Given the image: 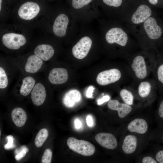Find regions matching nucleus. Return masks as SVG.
<instances>
[{
	"label": "nucleus",
	"instance_id": "f257e3e1",
	"mask_svg": "<svg viewBox=\"0 0 163 163\" xmlns=\"http://www.w3.org/2000/svg\"><path fill=\"white\" fill-rule=\"evenodd\" d=\"M125 25L141 50H157L158 43L163 36V23L156 11L139 25Z\"/></svg>",
	"mask_w": 163,
	"mask_h": 163
},
{
	"label": "nucleus",
	"instance_id": "f03ea898",
	"mask_svg": "<svg viewBox=\"0 0 163 163\" xmlns=\"http://www.w3.org/2000/svg\"><path fill=\"white\" fill-rule=\"evenodd\" d=\"M155 11L147 0H128L122 6L120 17L124 24L136 26L144 22Z\"/></svg>",
	"mask_w": 163,
	"mask_h": 163
},
{
	"label": "nucleus",
	"instance_id": "7ed1b4c3",
	"mask_svg": "<svg viewBox=\"0 0 163 163\" xmlns=\"http://www.w3.org/2000/svg\"><path fill=\"white\" fill-rule=\"evenodd\" d=\"M155 58V51L140 50L132 54L126 60L131 76L135 82L139 83L147 79Z\"/></svg>",
	"mask_w": 163,
	"mask_h": 163
},
{
	"label": "nucleus",
	"instance_id": "20e7f679",
	"mask_svg": "<svg viewBox=\"0 0 163 163\" xmlns=\"http://www.w3.org/2000/svg\"><path fill=\"white\" fill-rule=\"evenodd\" d=\"M67 143L72 150L85 156L92 155L95 151L94 145L86 141L79 140L75 138L70 137L68 139Z\"/></svg>",
	"mask_w": 163,
	"mask_h": 163
},
{
	"label": "nucleus",
	"instance_id": "39448f33",
	"mask_svg": "<svg viewBox=\"0 0 163 163\" xmlns=\"http://www.w3.org/2000/svg\"><path fill=\"white\" fill-rule=\"evenodd\" d=\"M40 8L37 3L29 1L22 4L19 8L18 14L21 19L32 21L37 17L40 14Z\"/></svg>",
	"mask_w": 163,
	"mask_h": 163
},
{
	"label": "nucleus",
	"instance_id": "423d86ee",
	"mask_svg": "<svg viewBox=\"0 0 163 163\" xmlns=\"http://www.w3.org/2000/svg\"><path fill=\"white\" fill-rule=\"evenodd\" d=\"M3 44L11 50H16L24 45L26 39L24 35L14 32H8L3 34L2 37Z\"/></svg>",
	"mask_w": 163,
	"mask_h": 163
},
{
	"label": "nucleus",
	"instance_id": "0eeeda50",
	"mask_svg": "<svg viewBox=\"0 0 163 163\" xmlns=\"http://www.w3.org/2000/svg\"><path fill=\"white\" fill-rule=\"evenodd\" d=\"M122 77V73L119 69L112 68L100 72L96 80L99 85L106 86L118 82Z\"/></svg>",
	"mask_w": 163,
	"mask_h": 163
},
{
	"label": "nucleus",
	"instance_id": "6e6552de",
	"mask_svg": "<svg viewBox=\"0 0 163 163\" xmlns=\"http://www.w3.org/2000/svg\"><path fill=\"white\" fill-rule=\"evenodd\" d=\"M92 41L88 37H82L72 48L73 55L76 58L82 59L87 55L91 46Z\"/></svg>",
	"mask_w": 163,
	"mask_h": 163
},
{
	"label": "nucleus",
	"instance_id": "1a4fd4ad",
	"mask_svg": "<svg viewBox=\"0 0 163 163\" xmlns=\"http://www.w3.org/2000/svg\"><path fill=\"white\" fill-rule=\"evenodd\" d=\"M69 20L67 16L64 14H59L54 21L53 27V30L56 36L62 37L66 33Z\"/></svg>",
	"mask_w": 163,
	"mask_h": 163
},
{
	"label": "nucleus",
	"instance_id": "9d476101",
	"mask_svg": "<svg viewBox=\"0 0 163 163\" xmlns=\"http://www.w3.org/2000/svg\"><path fill=\"white\" fill-rule=\"evenodd\" d=\"M95 139L103 147L109 149H113L117 147V142L115 136L109 133H102L97 134Z\"/></svg>",
	"mask_w": 163,
	"mask_h": 163
},
{
	"label": "nucleus",
	"instance_id": "9b49d317",
	"mask_svg": "<svg viewBox=\"0 0 163 163\" xmlns=\"http://www.w3.org/2000/svg\"><path fill=\"white\" fill-rule=\"evenodd\" d=\"M68 75L67 70L63 68H55L50 71L48 76L50 82L52 84L59 85L66 82Z\"/></svg>",
	"mask_w": 163,
	"mask_h": 163
},
{
	"label": "nucleus",
	"instance_id": "f8f14e48",
	"mask_svg": "<svg viewBox=\"0 0 163 163\" xmlns=\"http://www.w3.org/2000/svg\"><path fill=\"white\" fill-rule=\"evenodd\" d=\"M107 107L110 109L117 111L119 117L123 118L126 117L132 111L131 106L125 103H121L117 100H111L107 104Z\"/></svg>",
	"mask_w": 163,
	"mask_h": 163
},
{
	"label": "nucleus",
	"instance_id": "ddd939ff",
	"mask_svg": "<svg viewBox=\"0 0 163 163\" xmlns=\"http://www.w3.org/2000/svg\"><path fill=\"white\" fill-rule=\"evenodd\" d=\"M81 98L82 95L79 91L76 89H72L65 94L63 97L62 101L65 107L72 108L78 103Z\"/></svg>",
	"mask_w": 163,
	"mask_h": 163
},
{
	"label": "nucleus",
	"instance_id": "4468645a",
	"mask_svg": "<svg viewBox=\"0 0 163 163\" xmlns=\"http://www.w3.org/2000/svg\"><path fill=\"white\" fill-rule=\"evenodd\" d=\"M33 103L37 106L43 104L46 98V92L44 86L40 83L37 84L31 92Z\"/></svg>",
	"mask_w": 163,
	"mask_h": 163
},
{
	"label": "nucleus",
	"instance_id": "2eb2a0df",
	"mask_svg": "<svg viewBox=\"0 0 163 163\" xmlns=\"http://www.w3.org/2000/svg\"><path fill=\"white\" fill-rule=\"evenodd\" d=\"M127 128L130 132L142 134H145L147 131L148 125L145 120L137 118L133 120L129 123Z\"/></svg>",
	"mask_w": 163,
	"mask_h": 163
},
{
	"label": "nucleus",
	"instance_id": "dca6fc26",
	"mask_svg": "<svg viewBox=\"0 0 163 163\" xmlns=\"http://www.w3.org/2000/svg\"><path fill=\"white\" fill-rule=\"evenodd\" d=\"M34 53L42 60L47 61L53 56L54 50L50 45L42 44L38 45L35 48Z\"/></svg>",
	"mask_w": 163,
	"mask_h": 163
},
{
	"label": "nucleus",
	"instance_id": "f3484780",
	"mask_svg": "<svg viewBox=\"0 0 163 163\" xmlns=\"http://www.w3.org/2000/svg\"><path fill=\"white\" fill-rule=\"evenodd\" d=\"M43 63L42 59L35 55H31L27 59L25 70L27 72L35 73L40 69Z\"/></svg>",
	"mask_w": 163,
	"mask_h": 163
},
{
	"label": "nucleus",
	"instance_id": "a211bd4d",
	"mask_svg": "<svg viewBox=\"0 0 163 163\" xmlns=\"http://www.w3.org/2000/svg\"><path fill=\"white\" fill-rule=\"evenodd\" d=\"M137 142L138 139L136 136L132 135L126 136L123 140L122 146L124 152L127 154L133 153L136 149Z\"/></svg>",
	"mask_w": 163,
	"mask_h": 163
},
{
	"label": "nucleus",
	"instance_id": "6ab92c4d",
	"mask_svg": "<svg viewBox=\"0 0 163 163\" xmlns=\"http://www.w3.org/2000/svg\"><path fill=\"white\" fill-rule=\"evenodd\" d=\"M13 121L18 127H21L25 124L27 120V115L25 110L20 107L14 109L11 113Z\"/></svg>",
	"mask_w": 163,
	"mask_h": 163
},
{
	"label": "nucleus",
	"instance_id": "aec40b11",
	"mask_svg": "<svg viewBox=\"0 0 163 163\" xmlns=\"http://www.w3.org/2000/svg\"><path fill=\"white\" fill-rule=\"evenodd\" d=\"M138 84L137 92L139 96L143 99L149 96L152 89V85L150 80L146 79L139 82Z\"/></svg>",
	"mask_w": 163,
	"mask_h": 163
},
{
	"label": "nucleus",
	"instance_id": "412c9836",
	"mask_svg": "<svg viewBox=\"0 0 163 163\" xmlns=\"http://www.w3.org/2000/svg\"><path fill=\"white\" fill-rule=\"evenodd\" d=\"M35 83V80L32 77L27 76L24 78L20 90L21 94L24 96L28 95L34 87Z\"/></svg>",
	"mask_w": 163,
	"mask_h": 163
},
{
	"label": "nucleus",
	"instance_id": "4be33fe9",
	"mask_svg": "<svg viewBox=\"0 0 163 163\" xmlns=\"http://www.w3.org/2000/svg\"><path fill=\"white\" fill-rule=\"evenodd\" d=\"M130 89L123 88L120 92V96L124 103L131 106L134 103V96Z\"/></svg>",
	"mask_w": 163,
	"mask_h": 163
},
{
	"label": "nucleus",
	"instance_id": "5701e85b",
	"mask_svg": "<svg viewBox=\"0 0 163 163\" xmlns=\"http://www.w3.org/2000/svg\"><path fill=\"white\" fill-rule=\"evenodd\" d=\"M48 135V132L46 129H41L37 133L35 139V146L38 148L41 147L47 139Z\"/></svg>",
	"mask_w": 163,
	"mask_h": 163
},
{
	"label": "nucleus",
	"instance_id": "b1692460",
	"mask_svg": "<svg viewBox=\"0 0 163 163\" xmlns=\"http://www.w3.org/2000/svg\"><path fill=\"white\" fill-rule=\"evenodd\" d=\"M8 78L4 70L0 67V88L3 89L6 88L8 85Z\"/></svg>",
	"mask_w": 163,
	"mask_h": 163
},
{
	"label": "nucleus",
	"instance_id": "393cba45",
	"mask_svg": "<svg viewBox=\"0 0 163 163\" xmlns=\"http://www.w3.org/2000/svg\"><path fill=\"white\" fill-rule=\"evenodd\" d=\"M28 151V149L25 146L23 145L19 149H16L14 151L15 155V158L19 161L22 159L25 155L27 152Z\"/></svg>",
	"mask_w": 163,
	"mask_h": 163
},
{
	"label": "nucleus",
	"instance_id": "a878e982",
	"mask_svg": "<svg viewBox=\"0 0 163 163\" xmlns=\"http://www.w3.org/2000/svg\"><path fill=\"white\" fill-rule=\"evenodd\" d=\"M92 0H72V5L75 9H80L89 4Z\"/></svg>",
	"mask_w": 163,
	"mask_h": 163
},
{
	"label": "nucleus",
	"instance_id": "bb28decb",
	"mask_svg": "<svg viewBox=\"0 0 163 163\" xmlns=\"http://www.w3.org/2000/svg\"><path fill=\"white\" fill-rule=\"evenodd\" d=\"M52 152L51 149L48 148L44 151L41 159L42 163H51Z\"/></svg>",
	"mask_w": 163,
	"mask_h": 163
},
{
	"label": "nucleus",
	"instance_id": "cd10ccee",
	"mask_svg": "<svg viewBox=\"0 0 163 163\" xmlns=\"http://www.w3.org/2000/svg\"><path fill=\"white\" fill-rule=\"evenodd\" d=\"M106 5L115 8L121 7L123 3V0H102Z\"/></svg>",
	"mask_w": 163,
	"mask_h": 163
},
{
	"label": "nucleus",
	"instance_id": "c85d7f7f",
	"mask_svg": "<svg viewBox=\"0 0 163 163\" xmlns=\"http://www.w3.org/2000/svg\"><path fill=\"white\" fill-rule=\"evenodd\" d=\"M154 8H163V0H147Z\"/></svg>",
	"mask_w": 163,
	"mask_h": 163
},
{
	"label": "nucleus",
	"instance_id": "c756f323",
	"mask_svg": "<svg viewBox=\"0 0 163 163\" xmlns=\"http://www.w3.org/2000/svg\"><path fill=\"white\" fill-rule=\"evenodd\" d=\"M156 75L158 81L163 85V63L158 67L156 71Z\"/></svg>",
	"mask_w": 163,
	"mask_h": 163
},
{
	"label": "nucleus",
	"instance_id": "7c9ffc66",
	"mask_svg": "<svg viewBox=\"0 0 163 163\" xmlns=\"http://www.w3.org/2000/svg\"><path fill=\"white\" fill-rule=\"evenodd\" d=\"M7 140V143L4 145V148L6 149H12L15 147V145L14 143V140L12 136L9 135L6 137Z\"/></svg>",
	"mask_w": 163,
	"mask_h": 163
},
{
	"label": "nucleus",
	"instance_id": "2f4dec72",
	"mask_svg": "<svg viewBox=\"0 0 163 163\" xmlns=\"http://www.w3.org/2000/svg\"><path fill=\"white\" fill-rule=\"evenodd\" d=\"M158 119L163 122V99L160 102L157 110Z\"/></svg>",
	"mask_w": 163,
	"mask_h": 163
},
{
	"label": "nucleus",
	"instance_id": "473e14b6",
	"mask_svg": "<svg viewBox=\"0 0 163 163\" xmlns=\"http://www.w3.org/2000/svg\"><path fill=\"white\" fill-rule=\"evenodd\" d=\"M155 158L158 163H163V149H159L157 151Z\"/></svg>",
	"mask_w": 163,
	"mask_h": 163
},
{
	"label": "nucleus",
	"instance_id": "72a5a7b5",
	"mask_svg": "<svg viewBox=\"0 0 163 163\" xmlns=\"http://www.w3.org/2000/svg\"><path fill=\"white\" fill-rule=\"evenodd\" d=\"M142 163H157L155 159L149 156L144 157L142 159Z\"/></svg>",
	"mask_w": 163,
	"mask_h": 163
},
{
	"label": "nucleus",
	"instance_id": "f704fd0d",
	"mask_svg": "<svg viewBox=\"0 0 163 163\" xmlns=\"http://www.w3.org/2000/svg\"><path fill=\"white\" fill-rule=\"evenodd\" d=\"M74 125L75 129L77 130L81 129L82 126V122L78 118H76L74 120Z\"/></svg>",
	"mask_w": 163,
	"mask_h": 163
},
{
	"label": "nucleus",
	"instance_id": "c9c22d12",
	"mask_svg": "<svg viewBox=\"0 0 163 163\" xmlns=\"http://www.w3.org/2000/svg\"><path fill=\"white\" fill-rule=\"evenodd\" d=\"M94 89V88L93 86H90L88 87L86 93V95L87 97L93 98V93Z\"/></svg>",
	"mask_w": 163,
	"mask_h": 163
},
{
	"label": "nucleus",
	"instance_id": "e433bc0d",
	"mask_svg": "<svg viewBox=\"0 0 163 163\" xmlns=\"http://www.w3.org/2000/svg\"><path fill=\"white\" fill-rule=\"evenodd\" d=\"M110 99V97L107 95L104 96L102 98L97 100V104L98 105H101L104 102L108 101Z\"/></svg>",
	"mask_w": 163,
	"mask_h": 163
},
{
	"label": "nucleus",
	"instance_id": "4c0bfd02",
	"mask_svg": "<svg viewBox=\"0 0 163 163\" xmlns=\"http://www.w3.org/2000/svg\"><path fill=\"white\" fill-rule=\"evenodd\" d=\"M86 123L88 126L89 127H92L93 125V121L92 117L91 116H87L86 118Z\"/></svg>",
	"mask_w": 163,
	"mask_h": 163
},
{
	"label": "nucleus",
	"instance_id": "58836bf2",
	"mask_svg": "<svg viewBox=\"0 0 163 163\" xmlns=\"http://www.w3.org/2000/svg\"><path fill=\"white\" fill-rule=\"evenodd\" d=\"M158 47H161L163 50V36L158 43L157 48Z\"/></svg>",
	"mask_w": 163,
	"mask_h": 163
},
{
	"label": "nucleus",
	"instance_id": "ea45409f",
	"mask_svg": "<svg viewBox=\"0 0 163 163\" xmlns=\"http://www.w3.org/2000/svg\"><path fill=\"white\" fill-rule=\"evenodd\" d=\"M160 133V134H158V138L160 139V141L163 143V129L161 130Z\"/></svg>",
	"mask_w": 163,
	"mask_h": 163
},
{
	"label": "nucleus",
	"instance_id": "a19ab883",
	"mask_svg": "<svg viewBox=\"0 0 163 163\" xmlns=\"http://www.w3.org/2000/svg\"><path fill=\"white\" fill-rule=\"evenodd\" d=\"M2 0H0V9L1 8L2 6Z\"/></svg>",
	"mask_w": 163,
	"mask_h": 163
},
{
	"label": "nucleus",
	"instance_id": "79ce46f5",
	"mask_svg": "<svg viewBox=\"0 0 163 163\" xmlns=\"http://www.w3.org/2000/svg\"><path fill=\"white\" fill-rule=\"evenodd\" d=\"M161 18L162 20L163 23V13L162 14V16H161Z\"/></svg>",
	"mask_w": 163,
	"mask_h": 163
}]
</instances>
